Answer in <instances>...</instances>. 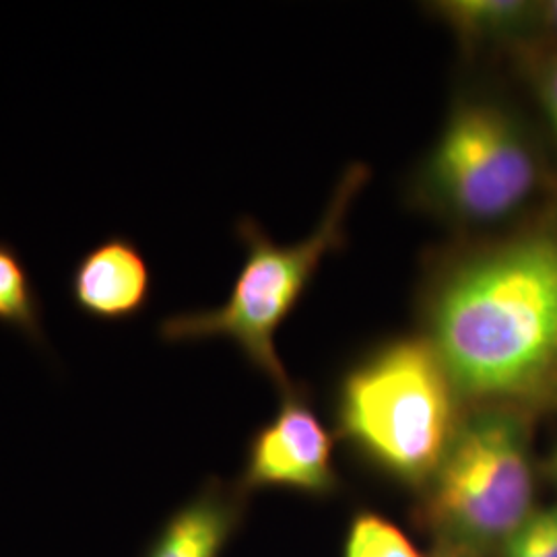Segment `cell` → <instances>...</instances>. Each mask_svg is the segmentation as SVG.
Returning <instances> with one entry per match:
<instances>
[{
    "instance_id": "cell-7",
    "label": "cell",
    "mask_w": 557,
    "mask_h": 557,
    "mask_svg": "<svg viewBox=\"0 0 557 557\" xmlns=\"http://www.w3.org/2000/svg\"><path fill=\"white\" fill-rule=\"evenodd\" d=\"M69 298L85 319L101 324L133 322L153 298L151 264L131 236L110 234L73 264Z\"/></svg>"
},
{
    "instance_id": "cell-16",
    "label": "cell",
    "mask_w": 557,
    "mask_h": 557,
    "mask_svg": "<svg viewBox=\"0 0 557 557\" xmlns=\"http://www.w3.org/2000/svg\"><path fill=\"white\" fill-rule=\"evenodd\" d=\"M556 471H557V457H556Z\"/></svg>"
},
{
    "instance_id": "cell-15",
    "label": "cell",
    "mask_w": 557,
    "mask_h": 557,
    "mask_svg": "<svg viewBox=\"0 0 557 557\" xmlns=\"http://www.w3.org/2000/svg\"><path fill=\"white\" fill-rule=\"evenodd\" d=\"M450 557H467V554L465 552H455Z\"/></svg>"
},
{
    "instance_id": "cell-1",
    "label": "cell",
    "mask_w": 557,
    "mask_h": 557,
    "mask_svg": "<svg viewBox=\"0 0 557 557\" xmlns=\"http://www.w3.org/2000/svg\"><path fill=\"white\" fill-rule=\"evenodd\" d=\"M425 308L428 341L458 395H537L557 372V239L524 236L462 255Z\"/></svg>"
},
{
    "instance_id": "cell-12",
    "label": "cell",
    "mask_w": 557,
    "mask_h": 557,
    "mask_svg": "<svg viewBox=\"0 0 557 557\" xmlns=\"http://www.w3.org/2000/svg\"><path fill=\"white\" fill-rule=\"evenodd\" d=\"M502 547L504 557H557V506L533 512Z\"/></svg>"
},
{
    "instance_id": "cell-11",
    "label": "cell",
    "mask_w": 557,
    "mask_h": 557,
    "mask_svg": "<svg viewBox=\"0 0 557 557\" xmlns=\"http://www.w3.org/2000/svg\"><path fill=\"white\" fill-rule=\"evenodd\" d=\"M345 557H423L407 535L376 515H361L354 520Z\"/></svg>"
},
{
    "instance_id": "cell-10",
    "label": "cell",
    "mask_w": 557,
    "mask_h": 557,
    "mask_svg": "<svg viewBox=\"0 0 557 557\" xmlns=\"http://www.w3.org/2000/svg\"><path fill=\"white\" fill-rule=\"evenodd\" d=\"M432 13L460 41L475 44L517 32L529 17L531 4L520 0H444L432 4Z\"/></svg>"
},
{
    "instance_id": "cell-9",
    "label": "cell",
    "mask_w": 557,
    "mask_h": 557,
    "mask_svg": "<svg viewBox=\"0 0 557 557\" xmlns=\"http://www.w3.org/2000/svg\"><path fill=\"white\" fill-rule=\"evenodd\" d=\"M0 326L48 349L44 299L15 244L0 239Z\"/></svg>"
},
{
    "instance_id": "cell-4",
    "label": "cell",
    "mask_w": 557,
    "mask_h": 557,
    "mask_svg": "<svg viewBox=\"0 0 557 557\" xmlns=\"http://www.w3.org/2000/svg\"><path fill=\"white\" fill-rule=\"evenodd\" d=\"M430 483L428 518L457 552L504 545L533 515L535 481L520 421L496 409L465 419Z\"/></svg>"
},
{
    "instance_id": "cell-13",
    "label": "cell",
    "mask_w": 557,
    "mask_h": 557,
    "mask_svg": "<svg viewBox=\"0 0 557 557\" xmlns=\"http://www.w3.org/2000/svg\"><path fill=\"white\" fill-rule=\"evenodd\" d=\"M539 91H541V100L545 106V112H547V116L552 120V126L557 133V59L545 69V73L541 77Z\"/></svg>"
},
{
    "instance_id": "cell-3",
    "label": "cell",
    "mask_w": 557,
    "mask_h": 557,
    "mask_svg": "<svg viewBox=\"0 0 557 557\" xmlns=\"http://www.w3.org/2000/svg\"><path fill=\"white\" fill-rule=\"evenodd\" d=\"M458 391L428 338L382 345L343 380L341 430L382 471L425 485L457 434Z\"/></svg>"
},
{
    "instance_id": "cell-14",
    "label": "cell",
    "mask_w": 557,
    "mask_h": 557,
    "mask_svg": "<svg viewBox=\"0 0 557 557\" xmlns=\"http://www.w3.org/2000/svg\"><path fill=\"white\" fill-rule=\"evenodd\" d=\"M547 17H549L552 27L557 32V0L556 2H552V4H547Z\"/></svg>"
},
{
    "instance_id": "cell-6",
    "label": "cell",
    "mask_w": 557,
    "mask_h": 557,
    "mask_svg": "<svg viewBox=\"0 0 557 557\" xmlns=\"http://www.w3.org/2000/svg\"><path fill=\"white\" fill-rule=\"evenodd\" d=\"M244 487H287L329 494L335 487L333 442L314 411L301 400H287L277 416L250 440Z\"/></svg>"
},
{
    "instance_id": "cell-2",
    "label": "cell",
    "mask_w": 557,
    "mask_h": 557,
    "mask_svg": "<svg viewBox=\"0 0 557 557\" xmlns=\"http://www.w3.org/2000/svg\"><path fill=\"white\" fill-rule=\"evenodd\" d=\"M368 178L370 172L363 163L349 165L319 227L296 244H277L259 221L239 218L236 236L244 246V262L230 298L218 308L186 310L161 319L158 337L170 345L227 341L250 366L287 391L289 379L275 347L277 331L296 310L322 260L343 248L345 221Z\"/></svg>"
},
{
    "instance_id": "cell-8",
    "label": "cell",
    "mask_w": 557,
    "mask_h": 557,
    "mask_svg": "<svg viewBox=\"0 0 557 557\" xmlns=\"http://www.w3.org/2000/svg\"><path fill=\"white\" fill-rule=\"evenodd\" d=\"M236 522V504L207 490L168 520L147 557H220Z\"/></svg>"
},
{
    "instance_id": "cell-5",
    "label": "cell",
    "mask_w": 557,
    "mask_h": 557,
    "mask_svg": "<svg viewBox=\"0 0 557 557\" xmlns=\"http://www.w3.org/2000/svg\"><path fill=\"white\" fill-rule=\"evenodd\" d=\"M537 184V161L517 122L499 106L462 100L423 161L416 193L440 218L490 225L512 215Z\"/></svg>"
}]
</instances>
